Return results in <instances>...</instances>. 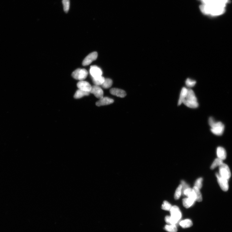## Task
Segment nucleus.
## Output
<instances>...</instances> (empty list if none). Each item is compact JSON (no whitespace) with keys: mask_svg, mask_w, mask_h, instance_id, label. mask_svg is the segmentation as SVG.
Returning a JSON list of instances; mask_svg holds the SVG:
<instances>
[{"mask_svg":"<svg viewBox=\"0 0 232 232\" xmlns=\"http://www.w3.org/2000/svg\"><path fill=\"white\" fill-rule=\"evenodd\" d=\"M193 189L196 195V201L198 202H202L203 200V198L200 189L195 186L193 187Z\"/></svg>","mask_w":232,"mask_h":232,"instance_id":"aec40b11","label":"nucleus"},{"mask_svg":"<svg viewBox=\"0 0 232 232\" xmlns=\"http://www.w3.org/2000/svg\"><path fill=\"white\" fill-rule=\"evenodd\" d=\"M64 10L66 13H67L70 8V0H62Z\"/></svg>","mask_w":232,"mask_h":232,"instance_id":"393cba45","label":"nucleus"},{"mask_svg":"<svg viewBox=\"0 0 232 232\" xmlns=\"http://www.w3.org/2000/svg\"><path fill=\"white\" fill-rule=\"evenodd\" d=\"M93 81L95 85H102L104 83L105 79L102 76L96 77V78H92Z\"/></svg>","mask_w":232,"mask_h":232,"instance_id":"6ab92c4d","label":"nucleus"},{"mask_svg":"<svg viewBox=\"0 0 232 232\" xmlns=\"http://www.w3.org/2000/svg\"><path fill=\"white\" fill-rule=\"evenodd\" d=\"M196 201V200L188 197L182 200V203L185 208H188L192 206Z\"/></svg>","mask_w":232,"mask_h":232,"instance_id":"dca6fc26","label":"nucleus"},{"mask_svg":"<svg viewBox=\"0 0 232 232\" xmlns=\"http://www.w3.org/2000/svg\"><path fill=\"white\" fill-rule=\"evenodd\" d=\"M114 100L113 99L108 97H103L98 101L96 104L98 107L109 105L113 103Z\"/></svg>","mask_w":232,"mask_h":232,"instance_id":"f8f14e48","label":"nucleus"},{"mask_svg":"<svg viewBox=\"0 0 232 232\" xmlns=\"http://www.w3.org/2000/svg\"><path fill=\"white\" fill-rule=\"evenodd\" d=\"M209 123L211 127V131L213 134L218 136L221 135L224 131L225 127L221 122H216L212 117L209 120Z\"/></svg>","mask_w":232,"mask_h":232,"instance_id":"7ed1b4c3","label":"nucleus"},{"mask_svg":"<svg viewBox=\"0 0 232 232\" xmlns=\"http://www.w3.org/2000/svg\"><path fill=\"white\" fill-rule=\"evenodd\" d=\"M90 93L93 94L98 98L100 99L103 97L104 92L103 90L98 86L95 85L92 86Z\"/></svg>","mask_w":232,"mask_h":232,"instance_id":"1a4fd4ad","label":"nucleus"},{"mask_svg":"<svg viewBox=\"0 0 232 232\" xmlns=\"http://www.w3.org/2000/svg\"><path fill=\"white\" fill-rule=\"evenodd\" d=\"M203 179L202 178H200L198 179L195 183L194 186L196 187L199 189H201L202 187V182Z\"/></svg>","mask_w":232,"mask_h":232,"instance_id":"cd10ccee","label":"nucleus"},{"mask_svg":"<svg viewBox=\"0 0 232 232\" xmlns=\"http://www.w3.org/2000/svg\"><path fill=\"white\" fill-rule=\"evenodd\" d=\"M90 73L92 78H96L102 76V71L100 67L96 66H92L90 69Z\"/></svg>","mask_w":232,"mask_h":232,"instance_id":"9d476101","label":"nucleus"},{"mask_svg":"<svg viewBox=\"0 0 232 232\" xmlns=\"http://www.w3.org/2000/svg\"><path fill=\"white\" fill-rule=\"evenodd\" d=\"M223 163V160L217 158L214 161V162H213L210 168H211V169L212 170L214 169L217 168V167L220 166Z\"/></svg>","mask_w":232,"mask_h":232,"instance_id":"412c9836","label":"nucleus"},{"mask_svg":"<svg viewBox=\"0 0 232 232\" xmlns=\"http://www.w3.org/2000/svg\"><path fill=\"white\" fill-rule=\"evenodd\" d=\"M98 56V54L96 52H92L89 54L84 59L83 62V65L87 66L90 64L92 62L96 60Z\"/></svg>","mask_w":232,"mask_h":232,"instance_id":"6e6552de","label":"nucleus"},{"mask_svg":"<svg viewBox=\"0 0 232 232\" xmlns=\"http://www.w3.org/2000/svg\"><path fill=\"white\" fill-rule=\"evenodd\" d=\"M186 85L188 88H191L193 87L196 84V81L195 80L190 79H188L185 82Z\"/></svg>","mask_w":232,"mask_h":232,"instance_id":"a878e982","label":"nucleus"},{"mask_svg":"<svg viewBox=\"0 0 232 232\" xmlns=\"http://www.w3.org/2000/svg\"><path fill=\"white\" fill-rule=\"evenodd\" d=\"M200 9L204 15L214 17L224 13L226 6L229 0H198Z\"/></svg>","mask_w":232,"mask_h":232,"instance_id":"f257e3e1","label":"nucleus"},{"mask_svg":"<svg viewBox=\"0 0 232 232\" xmlns=\"http://www.w3.org/2000/svg\"><path fill=\"white\" fill-rule=\"evenodd\" d=\"M110 93L112 95L121 98L125 97L126 95L125 91L116 88H113L111 89Z\"/></svg>","mask_w":232,"mask_h":232,"instance_id":"ddd939ff","label":"nucleus"},{"mask_svg":"<svg viewBox=\"0 0 232 232\" xmlns=\"http://www.w3.org/2000/svg\"><path fill=\"white\" fill-rule=\"evenodd\" d=\"M183 103L186 107L191 108H196L198 107L197 97L192 90L188 89V93Z\"/></svg>","mask_w":232,"mask_h":232,"instance_id":"f03ea898","label":"nucleus"},{"mask_svg":"<svg viewBox=\"0 0 232 232\" xmlns=\"http://www.w3.org/2000/svg\"><path fill=\"white\" fill-rule=\"evenodd\" d=\"M170 211L171 217L177 223L182 217V213L180 209L177 206H172Z\"/></svg>","mask_w":232,"mask_h":232,"instance_id":"423d86ee","label":"nucleus"},{"mask_svg":"<svg viewBox=\"0 0 232 232\" xmlns=\"http://www.w3.org/2000/svg\"><path fill=\"white\" fill-rule=\"evenodd\" d=\"M77 86L79 89L90 93L92 86L88 82L83 80L77 83Z\"/></svg>","mask_w":232,"mask_h":232,"instance_id":"9b49d317","label":"nucleus"},{"mask_svg":"<svg viewBox=\"0 0 232 232\" xmlns=\"http://www.w3.org/2000/svg\"><path fill=\"white\" fill-rule=\"evenodd\" d=\"M217 155L218 158L223 161L226 159L227 153L224 148L221 147H219L217 149Z\"/></svg>","mask_w":232,"mask_h":232,"instance_id":"4468645a","label":"nucleus"},{"mask_svg":"<svg viewBox=\"0 0 232 232\" xmlns=\"http://www.w3.org/2000/svg\"><path fill=\"white\" fill-rule=\"evenodd\" d=\"M221 177L229 180L231 177L230 170L228 166L223 163L219 166V173Z\"/></svg>","mask_w":232,"mask_h":232,"instance_id":"20e7f679","label":"nucleus"},{"mask_svg":"<svg viewBox=\"0 0 232 232\" xmlns=\"http://www.w3.org/2000/svg\"><path fill=\"white\" fill-rule=\"evenodd\" d=\"M165 230L169 232H176L177 228L175 224L167 225L165 227Z\"/></svg>","mask_w":232,"mask_h":232,"instance_id":"4be33fe9","label":"nucleus"},{"mask_svg":"<svg viewBox=\"0 0 232 232\" xmlns=\"http://www.w3.org/2000/svg\"><path fill=\"white\" fill-rule=\"evenodd\" d=\"M172 206L168 201H164L162 206V209L165 211H170L171 210Z\"/></svg>","mask_w":232,"mask_h":232,"instance_id":"bb28decb","label":"nucleus"},{"mask_svg":"<svg viewBox=\"0 0 232 232\" xmlns=\"http://www.w3.org/2000/svg\"><path fill=\"white\" fill-rule=\"evenodd\" d=\"M216 176L217 178L218 183L221 189L224 191H227L229 188L228 180L221 177L218 173H216Z\"/></svg>","mask_w":232,"mask_h":232,"instance_id":"0eeeda50","label":"nucleus"},{"mask_svg":"<svg viewBox=\"0 0 232 232\" xmlns=\"http://www.w3.org/2000/svg\"><path fill=\"white\" fill-rule=\"evenodd\" d=\"M181 185H182V194L184 192V191L187 189V188H190L189 186L186 182L184 180H182L181 181Z\"/></svg>","mask_w":232,"mask_h":232,"instance_id":"c756f323","label":"nucleus"},{"mask_svg":"<svg viewBox=\"0 0 232 232\" xmlns=\"http://www.w3.org/2000/svg\"><path fill=\"white\" fill-rule=\"evenodd\" d=\"M181 226L184 228L190 227L193 225L192 222L190 219H186L181 221L180 223Z\"/></svg>","mask_w":232,"mask_h":232,"instance_id":"a211bd4d","label":"nucleus"},{"mask_svg":"<svg viewBox=\"0 0 232 232\" xmlns=\"http://www.w3.org/2000/svg\"><path fill=\"white\" fill-rule=\"evenodd\" d=\"M188 90V89L185 87L182 88V89L178 102L179 106H180L183 103V102L187 95Z\"/></svg>","mask_w":232,"mask_h":232,"instance_id":"2eb2a0df","label":"nucleus"},{"mask_svg":"<svg viewBox=\"0 0 232 232\" xmlns=\"http://www.w3.org/2000/svg\"><path fill=\"white\" fill-rule=\"evenodd\" d=\"M90 93V92L82 90L79 89L76 92L74 97L76 99H79L85 96L88 95Z\"/></svg>","mask_w":232,"mask_h":232,"instance_id":"f3484780","label":"nucleus"},{"mask_svg":"<svg viewBox=\"0 0 232 232\" xmlns=\"http://www.w3.org/2000/svg\"><path fill=\"white\" fill-rule=\"evenodd\" d=\"M182 185L180 184L176 189L175 194L174 197L175 200H178L181 197L182 194Z\"/></svg>","mask_w":232,"mask_h":232,"instance_id":"b1692460","label":"nucleus"},{"mask_svg":"<svg viewBox=\"0 0 232 232\" xmlns=\"http://www.w3.org/2000/svg\"><path fill=\"white\" fill-rule=\"evenodd\" d=\"M165 220L168 224H176V223L173 220L171 216H166Z\"/></svg>","mask_w":232,"mask_h":232,"instance_id":"c85d7f7f","label":"nucleus"},{"mask_svg":"<svg viewBox=\"0 0 232 232\" xmlns=\"http://www.w3.org/2000/svg\"><path fill=\"white\" fill-rule=\"evenodd\" d=\"M88 75L87 71L85 69H77L73 72L72 76L74 79L83 81L87 77Z\"/></svg>","mask_w":232,"mask_h":232,"instance_id":"39448f33","label":"nucleus"},{"mask_svg":"<svg viewBox=\"0 0 232 232\" xmlns=\"http://www.w3.org/2000/svg\"><path fill=\"white\" fill-rule=\"evenodd\" d=\"M112 84L113 81L112 80L109 79H105L104 83L101 86L104 88L107 89L110 88Z\"/></svg>","mask_w":232,"mask_h":232,"instance_id":"5701e85b","label":"nucleus"}]
</instances>
